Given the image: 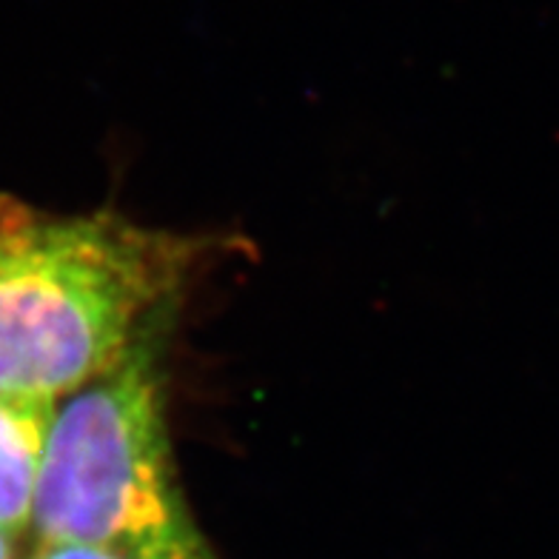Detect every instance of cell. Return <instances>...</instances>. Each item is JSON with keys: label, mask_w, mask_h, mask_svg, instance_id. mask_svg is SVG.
<instances>
[{"label": "cell", "mask_w": 559, "mask_h": 559, "mask_svg": "<svg viewBox=\"0 0 559 559\" xmlns=\"http://www.w3.org/2000/svg\"><path fill=\"white\" fill-rule=\"evenodd\" d=\"M157 317L123 360L55 405L32 528L37 543L118 559H221L200 531L166 423V334Z\"/></svg>", "instance_id": "obj_2"}, {"label": "cell", "mask_w": 559, "mask_h": 559, "mask_svg": "<svg viewBox=\"0 0 559 559\" xmlns=\"http://www.w3.org/2000/svg\"><path fill=\"white\" fill-rule=\"evenodd\" d=\"M29 559H118L111 554L86 548V545H69V543H37L35 554Z\"/></svg>", "instance_id": "obj_4"}, {"label": "cell", "mask_w": 559, "mask_h": 559, "mask_svg": "<svg viewBox=\"0 0 559 559\" xmlns=\"http://www.w3.org/2000/svg\"><path fill=\"white\" fill-rule=\"evenodd\" d=\"M55 405L52 400L0 394V528L12 537L32 525Z\"/></svg>", "instance_id": "obj_3"}, {"label": "cell", "mask_w": 559, "mask_h": 559, "mask_svg": "<svg viewBox=\"0 0 559 559\" xmlns=\"http://www.w3.org/2000/svg\"><path fill=\"white\" fill-rule=\"evenodd\" d=\"M212 240L0 194V394L69 397L177 309Z\"/></svg>", "instance_id": "obj_1"}, {"label": "cell", "mask_w": 559, "mask_h": 559, "mask_svg": "<svg viewBox=\"0 0 559 559\" xmlns=\"http://www.w3.org/2000/svg\"><path fill=\"white\" fill-rule=\"evenodd\" d=\"M15 539L9 531L0 528V559H15Z\"/></svg>", "instance_id": "obj_5"}]
</instances>
